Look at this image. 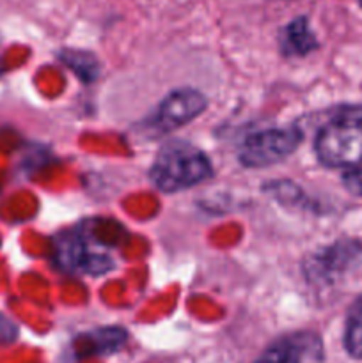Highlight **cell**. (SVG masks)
<instances>
[{
	"instance_id": "obj_1",
	"label": "cell",
	"mask_w": 362,
	"mask_h": 363,
	"mask_svg": "<svg viewBox=\"0 0 362 363\" xmlns=\"http://www.w3.org/2000/svg\"><path fill=\"white\" fill-rule=\"evenodd\" d=\"M319 163L329 169H353L362 163V106L341 105L319 128L314 140Z\"/></svg>"
},
{
	"instance_id": "obj_2",
	"label": "cell",
	"mask_w": 362,
	"mask_h": 363,
	"mask_svg": "<svg viewBox=\"0 0 362 363\" xmlns=\"http://www.w3.org/2000/svg\"><path fill=\"white\" fill-rule=\"evenodd\" d=\"M212 176V162L195 145L183 140L167 142L153 160L149 177L160 191L177 194Z\"/></svg>"
},
{
	"instance_id": "obj_3",
	"label": "cell",
	"mask_w": 362,
	"mask_h": 363,
	"mask_svg": "<svg viewBox=\"0 0 362 363\" xmlns=\"http://www.w3.org/2000/svg\"><path fill=\"white\" fill-rule=\"evenodd\" d=\"M300 142L302 131L297 126L268 128L245 137L238 158L248 169H265L284 162L297 151Z\"/></svg>"
},
{
	"instance_id": "obj_4",
	"label": "cell",
	"mask_w": 362,
	"mask_h": 363,
	"mask_svg": "<svg viewBox=\"0 0 362 363\" xmlns=\"http://www.w3.org/2000/svg\"><path fill=\"white\" fill-rule=\"evenodd\" d=\"M362 261V245L357 240H341L309 257L304 272L312 284L329 286L343 279Z\"/></svg>"
},
{
	"instance_id": "obj_5",
	"label": "cell",
	"mask_w": 362,
	"mask_h": 363,
	"mask_svg": "<svg viewBox=\"0 0 362 363\" xmlns=\"http://www.w3.org/2000/svg\"><path fill=\"white\" fill-rule=\"evenodd\" d=\"M208 106L204 94L195 89H177L167 94L156 108L151 126L158 133H170L201 116Z\"/></svg>"
},
{
	"instance_id": "obj_6",
	"label": "cell",
	"mask_w": 362,
	"mask_h": 363,
	"mask_svg": "<svg viewBox=\"0 0 362 363\" xmlns=\"http://www.w3.org/2000/svg\"><path fill=\"white\" fill-rule=\"evenodd\" d=\"M53 261L57 268L64 269L67 273L73 272H87V273H102L110 266L102 255H92L89 252L82 233H64L55 238L53 245Z\"/></svg>"
},
{
	"instance_id": "obj_7",
	"label": "cell",
	"mask_w": 362,
	"mask_h": 363,
	"mask_svg": "<svg viewBox=\"0 0 362 363\" xmlns=\"http://www.w3.org/2000/svg\"><path fill=\"white\" fill-rule=\"evenodd\" d=\"M323 358V344L314 333H295L273 342L254 363H305Z\"/></svg>"
},
{
	"instance_id": "obj_8",
	"label": "cell",
	"mask_w": 362,
	"mask_h": 363,
	"mask_svg": "<svg viewBox=\"0 0 362 363\" xmlns=\"http://www.w3.org/2000/svg\"><path fill=\"white\" fill-rule=\"evenodd\" d=\"M279 46L286 57H304L314 52L319 43L307 18L298 16L279 32Z\"/></svg>"
},
{
	"instance_id": "obj_9",
	"label": "cell",
	"mask_w": 362,
	"mask_h": 363,
	"mask_svg": "<svg viewBox=\"0 0 362 363\" xmlns=\"http://www.w3.org/2000/svg\"><path fill=\"white\" fill-rule=\"evenodd\" d=\"M85 342L82 354L116 353L126 342V332L121 328H99L82 337Z\"/></svg>"
},
{
	"instance_id": "obj_10",
	"label": "cell",
	"mask_w": 362,
	"mask_h": 363,
	"mask_svg": "<svg viewBox=\"0 0 362 363\" xmlns=\"http://www.w3.org/2000/svg\"><path fill=\"white\" fill-rule=\"evenodd\" d=\"M343 346L355 360H362V294L351 303L344 323Z\"/></svg>"
},
{
	"instance_id": "obj_11",
	"label": "cell",
	"mask_w": 362,
	"mask_h": 363,
	"mask_svg": "<svg viewBox=\"0 0 362 363\" xmlns=\"http://www.w3.org/2000/svg\"><path fill=\"white\" fill-rule=\"evenodd\" d=\"M343 186L348 194L353 197L362 199V167H353V169H346L343 174Z\"/></svg>"
},
{
	"instance_id": "obj_12",
	"label": "cell",
	"mask_w": 362,
	"mask_h": 363,
	"mask_svg": "<svg viewBox=\"0 0 362 363\" xmlns=\"http://www.w3.org/2000/svg\"><path fill=\"white\" fill-rule=\"evenodd\" d=\"M18 335V328L11 319H7L6 315L0 314V342H13Z\"/></svg>"
},
{
	"instance_id": "obj_13",
	"label": "cell",
	"mask_w": 362,
	"mask_h": 363,
	"mask_svg": "<svg viewBox=\"0 0 362 363\" xmlns=\"http://www.w3.org/2000/svg\"><path fill=\"white\" fill-rule=\"evenodd\" d=\"M0 71H2V67H0Z\"/></svg>"
},
{
	"instance_id": "obj_14",
	"label": "cell",
	"mask_w": 362,
	"mask_h": 363,
	"mask_svg": "<svg viewBox=\"0 0 362 363\" xmlns=\"http://www.w3.org/2000/svg\"><path fill=\"white\" fill-rule=\"evenodd\" d=\"M361 4H362V0H361Z\"/></svg>"
}]
</instances>
